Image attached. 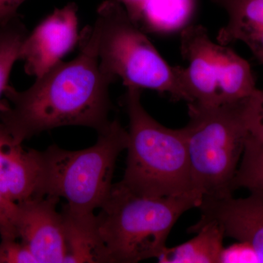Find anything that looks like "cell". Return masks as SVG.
Here are the masks:
<instances>
[{
  "label": "cell",
  "instance_id": "cell-1",
  "mask_svg": "<svg viewBox=\"0 0 263 263\" xmlns=\"http://www.w3.org/2000/svg\"><path fill=\"white\" fill-rule=\"evenodd\" d=\"M79 46L75 59L60 62L28 89L7 86L0 123L15 143L57 127L84 126L100 133L110 124L109 87L117 78L100 67L92 26L83 29Z\"/></svg>",
  "mask_w": 263,
  "mask_h": 263
},
{
  "label": "cell",
  "instance_id": "cell-2",
  "mask_svg": "<svg viewBox=\"0 0 263 263\" xmlns=\"http://www.w3.org/2000/svg\"><path fill=\"white\" fill-rule=\"evenodd\" d=\"M141 92L138 88L127 87L122 98L129 118V140L127 166L120 182L146 197L196 193L184 130L169 129L151 117L142 105Z\"/></svg>",
  "mask_w": 263,
  "mask_h": 263
},
{
  "label": "cell",
  "instance_id": "cell-3",
  "mask_svg": "<svg viewBox=\"0 0 263 263\" xmlns=\"http://www.w3.org/2000/svg\"><path fill=\"white\" fill-rule=\"evenodd\" d=\"M201 202L196 193L146 197L133 193L120 181L114 183L97 215L109 263L157 258L180 216Z\"/></svg>",
  "mask_w": 263,
  "mask_h": 263
},
{
  "label": "cell",
  "instance_id": "cell-4",
  "mask_svg": "<svg viewBox=\"0 0 263 263\" xmlns=\"http://www.w3.org/2000/svg\"><path fill=\"white\" fill-rule=\"evenodd\" d=\"M128 131L119 119L98 133L94 146L69 151L56 144L41 152V196L63 197L75 214L94 213L108 196L118 157L127 149Z\"/></svg>",
  "mask_w": 263,
  "mask_h": 263
},
{
  "label": "cell",
  "instance_id": "cell-5",
  "mask_svg": "<svg viewBox=\"0 0 263 263\" xmlns=\"http://www.w3.org/2000/svg\"><path fill=\"white\" fill-rule=\"evenodd\" d=\"M246 100L219 106L188 103L186 136L194 191L202 200L232 195L245 143Z\"/></svg>",
  "mask_w": 263,
  "mask_h": 263
},
{
  "label": "cell",
  "instance_id": "cell-6",
  "mask_svg": "<svg viewBox=\"0 0 263 263\" xmlns=\"http://www.w3.org/2000/svg\"><path fill=\"white\" fill-rule=\"evenodd\" d=\"M92 27L105 72L122 79L126 87L154 90L186 101L179 66L162 58L119 0H106L99 6Z\"/></svg>",
  "mask_w": 263,
  "mask_h": 263
},
{
  "label": "cell",
  "instance_id": "cell-7",
  "mask_svg": "<svg viewBox=\"0 0 263 263\" xmlns=\"http://www.w3.org/2000/svg\"><path fill=\"white\" fill-rule=\"evenodd\" d=\"M181 53L188 62L186 67L179 66L188 103L219 106L238 103L257 89L249 62L231 48L213 42L202 25L182 29Z\"/></svg>",
  "mask_w": 263,
  "mask_h": 263
},
{
  "label": "cell",
  "instance_id": "cell-8",
  "mask_svg": "<svg viewBox=\"0 0 263 263\" xmlns=\"http://www.w3.org/2000/svg\"><path fill=\"white\" fill-rule=\"evenodd\" d=\"M78 6L70 3L57 8L29 32L21 48L19 60L27 75L40 77L54 67L79 44Z\"/></svg>",
  "mask_w": 263,
  "mask_h": 263
},
{
  "label": "cell",
  "instance_id": "cell-9",
  "mask_svg": "<svg viewBox=\"0 0 263 263\" xmlns=\"http://www.w3.org/2000/svg\"><path fill=\"white\" fill-rule=\"evenodd\" d=\"M60 197H34L17 204L18 238L37 263L65 262L67 245L65 222L57 211Z\"/></svg>",
  "mask_w": 263,
  "mask_h": 263
},
{
  "label": "cell",
  "instance_id": "cell-10",
  "mask_svg": "<svg viewBox=\"0 0 263 263\" xmlns=\"http://www.w3.org/2000/svg\"><path fill=\"white\" fill-rule=\"evenodd\" d=\"M243 198L233 195L222 198L203 199L199 209L200 219L193 228L208 221L217 223L224 236L250 246L263 262V188L250 190Z\"/></svg>",
  "mask_w": 263,
  "mask_h": 263
},
{
  "label": "cell",
  "instance_id": "cell-11",
  "mask_svg": "<svg viewBox=\"0 0 263 263\" xmlns=\"http://www.w3.org/2000/svg\"><path fill=\"white\" fill-rule=\"evenodd\" d=\"M41 152L26 149L13 141L0 123V191L8 200L18 203L40 195Z\"/></svg>",
  "mask_w": 263,
  "mask_h": 263
},
{
  "label": "cell",
  "instance_id": "cell-12",
  "mask_svg": "<svg viewBox=\"0 0 263 263\" xmlns=\"http://www.w3.org/2000/svg\"><path fill=\"white\" fill-rule=\"evenodd\" d=\"M228 14L219 29L218 43L224 46L240 41L263 65V0H212Z\"/></svg>",
  "mask_w": 263,
  "mask_h": 263
},
{
  "label": "cell",
  "instance_id": "cell-13",
  "mask_svg": "<svg viewBox=\"0 0 263 263\" xmlns=\"http://www.w3.org/2000/svg\"><path fill=\"white\" fill-rule=\"evenodd\" d=\"M67 255L65 262L109 263L95 213L79 214L63 207Z\"/></svg>",
  "mask_w": 263,
  "mask_h": 263
},
{
  "label": "cell",
  "instance_id": "cell-14",
  "mask_svg": "<svg viewBox=\"0 0 263 263\" xmlns=\"http://www.w3.org/2000/svg\"><path fill=\"white\" fill-rule=\"evenodd\" d=\"M189 233L196 236L176 247L162 251L157 257L162 263H219L224 251V234L215 221H208L202 226L191 228Z\"/></svg>",
  "mask_w": 263,
  "mask_h": 263
},
{
  "label": "cell",
  "instance_id": "cell-15",
  "mask_svg": "<svg viewBox=\"0 0 263 263\" xmlns=\"http://www.w3.org/2000/svg\"><path fill=\"white\" fill-rule=\"evenodd\" d=\"M195 0H147L140 24L149 32L170 33L185 28L195 10Z\"/></svg>",
  "mask_w": 263,
  "mask_h": 263
},
{
  "label": "cell",
  "instance_id": "cell-16",
  "mask_svg": "<svg viewBox=\"0 0 263 263\" xmlns=\"http://www.w3.org/2000/svg\"><path fill=\"white\" fill-rule=\"evenodd\" d=\"M28 33L18 15L0 22V97L9 85L12 69L19 60L21 48Z\"/></svg>",
  "mask_w": 263,
  "mask_h": 263
},
{
  "label": "cell",
  "instance_id": "cell-17",
  "mask_svg": "<svg viewBox=\"0 0 263 263\" xmlns=\"http://www.w3.org/2000/svg\"><path fill=\"white\" fill-rule=\"evenodd\" d=\"M245 143L242 157L263 152V89H256L246 99L243 111Z\"/></svg>",
  "mask_w": 263,
  "mask_h": 263
},
{
  "label": "cell",
  "instance_id": "cell-18",
  "mask_svg": "<svg viewBox=\"0 0 263 263\" xmlns=\"http://www.w3.org/2000/svg\"><path fill=\"white\" fill-rule=\"evenodd\" d=\"M233 187L263 188V152L241 158Z\"/></svg>",
  "mask_w": 263,
  "mask_h": 263
},
{
  "label": "cell",
  "instance_id": "cell-19",
  "mask_svg": "<svg viewBox=\"0 0 263 263\" xmlns=\"http://www.w3.org/2000/svg\"><path fill=\"white\" fill-rule=\"evenodd\" d=\"M0 263H37V261L23 242L1 239Z\"/></svg>",
  "mask_w": 263,
  "mask_h": 263
},
{
  "label": "cell",
  "instance_id": "cell-20",
  "mask_svg": "<svg viewBox=\"0 0 263 263\" xmlns=\"http://www.w3.org/2000/svg\"><path fill=\"white\" fill-rule=\"evenodd\" d=\"M17 204L10 201L0 191V238L18 239L16 229Z\"/></svg>",
  "mask_w": 263,
  "mask_h": 263
},
{
  "label": "cell",
  "instance_id": "cell-21",
  "mask_svg": "<svg viewBox=\"0 0 263 263\" xmlns=\"http://www.w3.org/2000/svg\"><path fill=\"white\" fill-rule=\"evenodd\" d=\"M221 262H259V259L250 246L238 242L224 249Z\"/></svg>",
  "mask_w": 263,
  "mask_h": 263
},
{
  "label": "cell",
  "instance_id": "cell-22",
  "mask_svg": "<svg viewBox=\"0 0 263 263\" xmlns=\"http://www.w3.org/2000/svg\"><path fill=\"white\" fill-rule=\"evenodd\" d=\"M119 1L125 8L126 11L127 12L132 20L139 26L143 8L147 0H119Z\"/></svg>",
  "mask_w": 263,
  "mask_h": 263
},
{
  "label": "cell",
  "instance_id": "cell-23",
  "mask_svg": "<svg viewBox=\"0 0 263 263\" xmlns=\"http://www.w3.org/2000/svg\"><path fill=\"white\" fill-rule=\"evenodd\" d=\"M26 0H0V22L17 16V11Z\"/></svg>",
  "mask_w": 263,
  "mask_h": 263
}]
</instances>
